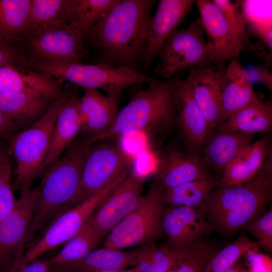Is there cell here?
I'll return each mask as SVG.
<instances>
[{
    "mask_svg": "<svg viewBox=\"0 0 272 272\" xmlns=\"http://www.w3.org/2000/svg\"><path fill=\"white\" fill-rule=\"evenodd\" d=\"M31 8V0H0V27L6 39L28 32Z\"/></svg>",
    "mask_w": 272,
    "mask_h": 272,
    "instance_id": "obj_33",
    "label": "cell"
},
{
    "mask_svg": "<svg viewBox=\"0 0 272 272\" xmlns=\"http://www.w3.org/2000/svg\"><path fill=\"white\" fill-rule=\"evenodd\" d=\"M5 39H6L5 38V37L4 36L3 32H2V31L1 29V27H0V40H4Z\"/></svg>",
    "mask_w": 272,
    "mask_h": 272,
    "instance_id": "obj_47",
    "label": "cell"
},
{
    "mask_svg": "<svg viewBox=\"0 0 272 272\" xmlns=\"http://www.w3.org/2000/svg\"><path fill=\"white\" fill-rule=\"evenodd\" d=\"M242 229L249 233L256 239L257 245L267 251L272 250V210L267 212L253 221L245 226Z\"/></svg>",
    "mask_w": 272,
    "mask_h": 272,
    "instance_id": "obj_39",
    "label": "cell"
},
{
    "mask_svg": "<svg viewBox=\"0 0 272 272\" xmlns=\"http://www.w3.org/2000/svg\"><path fill=\"white\" fill-rule=\"evenodd\" d=\"M17 128L13 121L0 110V137L10 136Z\"/></svg>",
    "mask_w": 272,
    "mask_h": 272,
    "instance_id": "obj_43",
    "label": "cell"
},
{
    "mask_svg": "<svg viewBox=\"0 0 272 272\" xmlns=\"http://www.w3.org/2000/svg\"><path fill=\"white\" fill-rule=\"evenodd\" d=\"M128 164L127 155L115 144L102 141L91 145L72 205L85 200L107 186L127 171Z\"/></svg>",
    "mask_w": 272,
    "mask_h": 272,
    "instance_id": "obj_10",
    "label": "cell"
},
{
    "mask_svg": "<svg viewBox=\"0 0 272 272\" xmlns=\"http://www.w3.org/2000/svg\"><path fill=\"white\" fill-rule=\"evenodd\" d=\"M178 246V257L166 272H203L210 259L219 250L203 238Z\"/></svg>",
    "mask_w": 272,
    "mask_h": 272,
    "instance_id": "obj_32",
    "label": "cell"
},
{
    "mask_svg": "<svg viewBox=\"0 0 272 272\" xmlns=\"http://www.w3.org/2000/svg\"><path fill=\"white\" fill-rule=\"evenodd\" d=\"M272 197V152L258 173L233 187H216L199 208L213 230L230 235L263 215Z\"/></svg>",
    "mask_w": 272,
    "mask_h": 272,
    "instance_id": "obj_2",
    "label": "cell"
},
{
    "mask_svg": "<svg viewBox=\"0 0 272 272\" xmlns=\"http://www.w3.org/2000/svg\"><path fill=\"white\" fill-rule=\"evenodd\" d=\"M101 241L88 222L69 240L62 249L48 260L50 266H57L79 260L96 249Z\"/></svg>",
    "mask_w": 272,
    "mask_h": 272,
    "instance_id": "obj_34",
    "label": "cell"
},
{
    "mask_svg": "<svg viewBox=\"0 0 272 272\" xmlns=\"http://www.w3.org/2000/svg\"><path fill=\"white\" fill-rule=\"evenodd\" d=\"M161 192L152 183L135 209L105 238L103 247L119 250L141 246L162 238Z\"/></svg>",
    "mask_w": 272,
    "mask_h": 272,
    "instance_id": "obj_7",
    "label": "cell"
},
{
    "mask_svg": "<svg viewBox=\"0 0 272 272\" xmlns=\"http://www.w3.org/2000/svg\"><path fill=\"white\" fill-rule=\"evenodd\" d=\"M97 272H140L139 270L136 267H132L130 269H108L99 271Z\"/></svg>",
    "mask_w": 272,
    "mask_h": 272,
    "instance_id": "obj_45",
    "label": "cell"
},
{
    "mask_svg": "<svg viewBox=\"0 0 272 272\" xmlns=\"http://www.w3.org/2000/svg\"><path fill=\"white\" fill-rule=\"evenodd\" d=\"M257 245L256 242L242 233L211 257L203 272H225L236 264L242 255L255 249Z\"/></svg>",
    "mask_w": 272,
    "mask_h": 272,
    "instance_id": "obj_35",
    "label": "cell"
},
{
    "mask_svg": "<svg viewBox=\"0 0 272 272\" xmlns=\"http://www.w3.org/2000/svg\"><path fill=\"white\" fill-rule=\"evenodd\" d=\"M120 2V0L70 1L68 10L70 22L84 35L102 15Z\"/></svg>",
    "mask_w": 272,
    "mask_h": 272,
    "instance_id": "obj_31",
    "label": "cell"
},
{
    "mask_svg": "<svg viewBox=\"0 0 272 272\" xmlns=\"http://www.w3.org/2000/svg\"><path fill=\"white\" fill-rule=\"evenodd\" d=\"M31 18L28 32L44 23L58 19H65L69 21L68 9L70 1L31 0Z\"/></svg>",
    "mask_w": 272,
    "mask_h": 272,
    "instance_id": "obj_36",
    "label": "cell"
},
{
    "mask_svg": "<svg viewBox=\"0 0 272 272\" xmlns=\"http://www.w3.org/2000/svg\"><path fill=\"white\" fill-rule=\"evenodd\" d=\"M162 226L168 244L178 246L209 235L214 230L199 208L163 206Z\"/></svg>",
    "mask_w": 272,
    "mask_h": 272,
    "instance_id": "obj_19",
    "label": "cell"
},
{
    "mask_svg": "<svg viewBox=\"0 0 272 272\" xmlns=\"http://www.w3.org/2000/svg\"><path fill=\"white\" fill-rule=\"evenodd\" d=\"M50 268L48 260L37 259L23 267L11 266L5 272H48Z\"/></svg>",
    "mask_w": 272,
    "mask_h": 272,
    "instance_id": "obj_42",
    "label": "cell"
},
{
    "mask_svg": "<svg viewBox=\"0 0 272 272\" xmlns=\"http://www.w3.org/2000/svg\"><path fill=\"white\" fill-rule=\"evenodd\" d=\"M175 103L176 126L178 128L185 150L201 156L202 148L211 132L193 96L186 80L181 75L169 79Z\"/></svg>",
    "mask_w": 272,
    "mask_h": 272,
    "instance_id": "obj_15",
    "label": "cell"
},
{
    "mask_svg": "<svg viewBox=\"0 0 272 272\" xmlns=\"http://www.w3.org/2000/svg\"><path fill=\"white\" fill-rule=\"evenodd\" d=\"M38 193V188L21 192L13 211L0 222V272L24 254Z\"/></svg>",
    "mask_w": 272,
    "mask_h": 272,
    "instance_id": "obj_13",
    "label": "cell"
},
{
    "mask_svg": "<svg viewBox=\"0 0 272 272\" xmlns=\"http://www.w3.org/2000/svg\"><path fill=\"white\" fill-rule=\"evenodd\" d=\"M200 19L211 46V64L224 69L227 61L245 51L263 50L262 44L246 45L226 21L220 9L209 0H196Z\"/></svg>",
    "mask_w": 272,
    "mask_h": 272,
    "instance_id": "obj_12",
    "label": "cell"
},
{
    "mask_svg": "<svg viewBox=\"0 0 272 272\" xmlns=\"http://www.w3.org/2000/svg\"><path fill=\"white\" fill-rule=\"evenodd\" d=\"M272 129V106L259 100L231 115L213 131H232L254 134Z\"/></svg>",
    "mask_w": 272,
    "mask_h": 272,
    "instance_id": "obj_28",
    "label": "cell"
},
{
    "mask_svg": "<svg viewBox=\"0 0 272 272\" xmlns=\"http://www.w3.org/2000/svg\"><path fill=\"white\" fill-rule=\"evenodd\" d=\"M23 66L61 81H67L83 89H101L107 95L117 97L129 86L149 84L155 79L132 68L105 63L83 64L24 59Z\"/></svg>",
    "mask_w": 272,
    "mask_h": 272,
    "instance_id": "obj_6",
    "label": "cell"
},
{
    "mask_svg": "<svg viewBox=\"0 0 272 272\" xmlns=\"http://www.w3.org/2000/svg\"><path fill=\"white\" fill-rule=\"evenodd\" d=\"M28 33L33 50L42 60L77 63L87 55L84 35L67 20L44 23Z\"/></svg>",
    "mask_w": 272,
    "mask_h": 272,
    "instance_id": "obj_11",
    "label": "cell"
},
{
    "mask_svg": "<svg viewBox=\"0 0 272 272\" xmlns=\"http://www.w3.org/2000/svg\"><path fill=\"white\" fill-rule=\"evenodd\" d=\"M220 9L227 22L235 31L239 39L244 45H251L246 23L238 6L229 0H212Z\"/></svg>",
    "mask_w": 272,
    "mask_h": 272,
    "instance_id": "obj_38",
    "label": "cell"
},
{
    "mask_svg": "<svg viewBox=\"0 0 272 272\" xmlns=\"http://www.w3.org/2000/svg\"><path fill=\"white\" fill-rule=\"evenodd\" d=\"M80 97V112L85 138L100 134L112 124L118 113L119 97L105 96L97 89L83 88Z\"/></svg>",
    "mask_w": 272,
    "mask_h": 272,
    "instance_id": "obj_20",
    "label": "cell"
},
{
    "mask_svg": "<svg viewBox=\"0 0 272 272\" xmlns=\"http://www.w3.org/2000/svg\"><path fill=\"white\" fill-rule=\"evenodd\" d=\"M156 2L120 1L87 32L101 50L104 63L134 69L143 58Z\"/></svg>",
    "mask_w": 272,
    "mask_h": 272,
    "instance_id": "obj_1",
    "label": "cell"
},
{
    "mask_svg": "<svg viewBox=\"0 0 272 272\" xmlns=\"http://www.w3.org/2000/svg\"><path fill=\"white\" fill-rule=\"evenodd\" d=\"M135 250L124 251L103 247L95 249L77 261L57 265L63 272H97L132 267Z\"/></svg>",
    "mask_w": 272,
    "mask_h": 272,
    "instance_id": "obj_27",
    "label": "cell"
},
{
    "mask_svg": "<svg viewBox=\"0 0 272 272\" xmlns=\"http://www.w3.org/2000/svg\"><path fill=\"white\" fill-rule=\"evenodd\" d=\"M215 176L186 182L161 192L164 205L199 208L218 185Z\"/></svg>",
    "mask_w": 272,
    "mask_h": 272,
    "instance_id": "obj_29",
    "label": "cell"
},
{
    "mask_svg": "<svg viewBox=\"0 0 272 272\" xmlns=\"http://www.w3.org/2000/svg\"><path fill=\"white\" fill-rule=\"evenodd\" d=\"M270 138L264 136L244 149L226 168L218 181L220 188L242 185L253 178L272 152Z\"/></svg>",
    "mask_w": 272,
    "mask_h": 272,
    "instance_id": "obj_22",
    "label": "cell"
},
{
    "mask_svg": "<svg viewBox=\"0 0 272 272\" xmlns=\"http://www.w3.org/2000/svg\"><path fill=\"white\" fill-rule=\"evenodd\" d=\"M213 176L202 156L171 147L162 154L152 183L162 192L186 182Z\"/></svg>",
    "mask_w": 272,
    "mask_h": 272,
    "instance_id": "obj_17",
    "label": "cell"
},
{
    "mask_svg": "<svg viewBox=\"0 0 272 272\" xmlns=\"http://www.w3.org/2000/svg\"><path fill=\"white\" fill-rule=\"evenodd\" d=\"M60 81L49 75L19 65L0 66V93L38 92L56 100L66 91Z\"/></svg>",
    "mask_w": 272,
    "mask_h": 272,
    "instance_id": "obj_21",
    "label": "cell"
},
{
    "mask_svg": "<svg viewBox=\"0 0 272 272\" xmlns=\"http://www.w3.org/2000/svg\"><path fill=\"white\" fill-rule=\"evenodd\" d=\"M135 260L132 267L140 272H166L174 263L179 254L178 246L167 242L157 245L151 242L135 249Z\"/></svg>",
    "mask_w": 272,
    "mask_h": 272,
    "instance_id": "obj_30",
    "label": "cell"
},
{
    "mask_svg": "<svg viewBox=\"0 0 272 272\" xmlns=\"http://www.w3.org/2000/svg\"><path fill=\"white\" fill-rule=\"evenodd\" d=\"M80 100L75 89L63 103L54 124L45 169L59 159L81 132L83 123L79 109Z\"/></svg>",
    "mask_w": 272,
    "mask_h": 272,
    "instance_id": "obj_23",
    "label": "cell"
},
{
    "mask_svg": "<svg viewBox=\"0 0 272 272\" xmlns=\"http://www.w3.org/2000/svg\"><path fill=\"white\" fill-rule=\"evenodd\" d=\"M271 62L245 68V76L248 82L259 83L270 90H272V73L269 71Z\"/></svg>",
    "mask_w": 272,
    "mask_h": 272,
    "instance_id": "obj_40",
    "label": "cell"
},
{
    "mask_svg": "<svg viewBox=\"0 0 272 272\" xmlns=\"http://www.w3.org/2000/svg\"><path fill=\"white\" fill-rule=\"evenodd\" d=\"M199 18L186 28L175 30L158 52L157 76L168 80L191 69L211 64V46L204 38Z\"/></svg>",
    "mask_w": 272,
    "mask_h": 272,
    "instance_id": "obj_8",
    "label": "cell"
},
{
    "mask_svg": "<svg viewBox=\"0 0 272 272\" xmlns=\"http://www.w3.org/2000/svg\"><path fill=\"white\" fill-rule=\"evenodd\" d=\"M225 272H251V271L249 269H246L240 265L236 264Z\"/></svg>",
    "mask_w": 272,
    "mask_h": 272,
    "instance_id": "obj_44",
    "label": "cell"
},
{
    "mask_svg": "<svg viewBox=\"0 0 272 272\" xmlns=\"http://www.w3.org/2000/svg\"><path fill=\"white\" fill-rule=\"evenodd\" d=\"M90 146L84 139L73 142L48 167L42 178L28 235V242L58 211L72 202L78 190Z\"/></svg>",
    "mask_w": 272,
    "mask_h": 272,
    "instance_id": "obj_4",
    "label": "cell"
},
{
    "mask_svg": "<svg viewBox=\"0 0 272 272\" xmlns=\"http://www.w3.org/2000/svg\"><path fill=\"white\" fill-rule=\"evenodd\" d=\"M11 177L8 151L0 143V222L13 211L17 203Z\"/></svg>",
    "mask_w": 272,
    "mask_h": 272,
    "instance_id": "obj_37",
    "label": "cell"
},
{
    "mask_svg": "<svg viewBox=\"0 0 272 272\" xmlns=\"http://www.w3.org/2000/svg\"><path fill=\"white\" fill-rule=\"evenodd\" d=\"M55 100L32 92L0 93V110L19 127L31 125L41 118Z\"/></svg>",
    "mask_w": 272,
    "mask_h": 272,
    "instance_id": "obj_25",
    "label": "cell"
},
{
    "mask_svg": "<svg viewBox=\"0 0 272 272\" xmlns=\"http://www.w3.org/2000/svg\"><path fill=\"white\" fill-rule=\"evenodd\" d=\"M239 56L230 60L226 67L222 94L226 120L238 111L259 100L252 85L247 80Z\"/></svg>",
    "mask_w": 272,
    "mask_h": 272,
    "instance_id": "obj_26",
    "label": "cell"
},
{
    "mask_svg": "<svg viewBox=\"0 0 272 272\" xmlns=\"http://www.w3.org/2000/svg\"><path fill=\"white\" fill-rule=\"evenodd\" d=\"M127 175V171L124 172L104 188L58 216L43 236L12 266L23 267L45 252L66 243L81 230L98 206Z\"/></svg>",
    "mask_w": 272,
    "mask_h": 272,
    "instance_id": "obj_9",
    "label": "cell"
},
{
    "mask_svg": "<svg viewBox=\"0 0 272 272\" xmlns=\"http://www.w3.org/2000/svg\"><path fill=\"white\" fill-rule=\"evenodd\" d=\"M144 184L141 175H128L96 208L88 222L101 241L138 206Z\"/></svg>",
    "mask_w": 272,
    "mask_h": 272,
    "instance_id": "obj_14",
    "label": "cell"
},
{
    "mask_svg": "<svg viewBox=\"0 0 272 272\" xmlns=\"http://www.w3.org/2000/svg\"><path fill=\"white\" fill-rule=\"evenodd\" d=\"M140 89L116 115L111 126L97 136L86 138L90 146L98 142L139 133H166L176 126V113L169 80L154 79Z\"/></svg>",
    "mask_w": 272,
    "mask_h": 272,
    "instance_id": "obj_3",
    "label": "cell"
},
{
    "mask_svg": "<svg viewBox=\"0 0 272 272\" xmlns=\"http://www.w3.org/2000/svg\"><path fill=\"white\" fill-rule=\"evenodd\" d=\"M74 90L67 89L64 95L55 100L41 118L27 129L9 137V152L17 165L13 189L20 192L30 189L33 181L45 170L58 113Z\"/></svg>",
    "mask_w": 272,
    "mask_h": 272,
    "instance_id": "obj_5",
    "label": "cell"
},
{
    "mask_svg": "<svg viewBox=\"0 0 272 272\" xmlns=\"http://www.w3.org/2000/svg\"><path fill=\"white\" fill-rule=\"evenodd\" d=\"M254 138L253 134L214 130L205 143L201 156L211 171L222 176L227 166L253 143Z\"/></svg>",
    "mask_w": 272,
    "mask_h": 272,
    "instance_id": "obj_24",
    "label": "cell"
},
{
    "mask_svg": "<svg viewBox=\"0 0 272 272\" xmlns=\"http://www.w3.org/2000/svg\"><path fill=\"white\" fill-rule=\"evenodd\" d=\"M22 58L18 56L14 50L0 40V66L6 65H19Z\"/></svg>",
    "mask_w": 272,
    "mask_h": 272,
    "instance_id": "obj_41",
    "label": "cell"
},
{
    "mask_svg": "<svg viewBox=\"0 0 272 272\" xmlns=\"http://www.w3.org/2000/svg\"><path fill=\"white\" fill-rule=\"evenodd\" d=\"M225 71L206 64L191 69L186 79L211 133L226 121L222 95Z\"/></svg>",
    "mask_w": 272,
    "mask_h": 272,
    "instance_id": "obj_16",
    "label": "cell"
},
{
    "mask_svg": "<svg viewBox=\"0 0 272 272\" xmlns=\"http://www.w3.org/2000/svg\"><path fill=\"white\" fill-rule=\"evenodd\" d=\"M48 272H63V271L57 266H50Z\"/></svg>",
    "mask_w": 272,
    "mask_h": 272,
    "instance_id": "obj_46",
    "label": "cell"
},
{
    "mask_svg": "<svg viewBox=\"0 0 272 272\" xmlns=\"http://www.w3.org/2000/svg\"><path fill=\"white\" fill-rule=\"evenodd\" d=\"M195 1L160 0L152 17L142 60L145 72L171 34L177 29L191 11Z\"/></svg>",
    "mask_w": 272,
    "mask_h": 272,
    "instance_id": "obj_18",
    "label": "cell"
}]
</instances>
